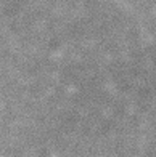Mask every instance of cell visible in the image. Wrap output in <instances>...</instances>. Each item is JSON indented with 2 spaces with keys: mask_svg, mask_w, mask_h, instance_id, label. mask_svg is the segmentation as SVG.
<instances>
[]
</instances>
